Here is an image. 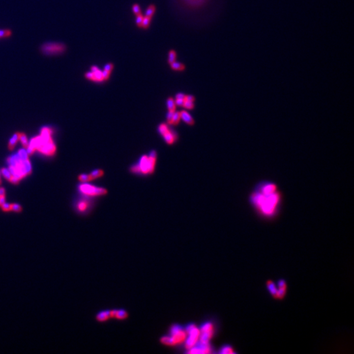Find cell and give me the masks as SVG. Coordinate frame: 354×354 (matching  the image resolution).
Wrapping results in <instances>:
<instances>
[{
  "mask_svg": "<svg viewBox=\"0 0 354 354\" xmlns=\"http://www.w3.org/2000/svg\"><path fill=\"white\" fill-rule=\"evenodd\" d=\"M267 287H268V289L270 291V292L273 295V296H276L277 294V292H278V289H277L276 285L274 284V283L272 282V281H268L267 283Z\"/></svg>",
  "mask_w": 354,
  "mask_h": 354,
  "instance_id": "obj_19",
  "label": "cell"
},
{
  "mask_svg": "<svg viewBox=\"0 0 354 354\" xmlns=\"http://www.w3.org/2000/svg\"><path fill=\"white\" fill-rule=\"evenodd\" d=\"M40 51L45 56H61L67 51V45L62 42H45L41 45Z\"/></svg>",
  "mask_w": 354,
  "mask_h": 354,
  "instance_id": "obj_4",
  "label": "cell"
},
{
  "mask_svg": "<svg viewBox=\"0 0 354 354\" xmlns=\"http://www.w3.org/2000/svg\"><path fill=\"white\" fill-rule=\"evenodd\" d=\"M167 108H168V110H169V111H171V112H174V111H175V109H176L175 102H174V101L172 97H169V98H168L167 101Z\"/></svg>",
  "mask_w": 354,
  "mask_h": 354,
  "instance_id": "obj_22",
  "label": "cell"
},
{
  "mask_svg": "<svg viewBox=\"0 0 354 354\" xmlns=\"http://www.w3.org/2000/svg\"><path fill=\"white\" fill-rule=\"evenodd\" d=\"M1 173L2 174H3V176L7 179V180L10 181L11 183L14 184H19L20 180H18L17 178H15V177L13 176L12 174H11L10 171H9L8 169H6V168H3V169H1Z\"/></svg>",
  "mask_w": 354,
  "mask_h": 354,
  "instance_id": "obj_11",
  "label": "cell"
},
{
  "mask_svg": "<svg viewBox=\"0 0 354 354\" xmlns=\"http://www.w3.org/2000/svg\"><path fill=\"white\" fill-rule=\"evenodd\" d=\"M87 206H88L87 203H86L85 201H81L78 203V209L79 211L82 212V211H85L87 209Z\"/></svg>",
  "mask_w": 354,
  "mask_h": 354,
  "instance_id": "obj_31",
  "label": "cell"
},
{
  "mask_svg": "<svg viewBox=\"0 0 354 354\" xmlns=\"http://www.w3.org/2000/svg\"><path fill=\"white\" fill-rule=\"evenodd\" d=\"M175 112V111H174ZM174 112H171V111H169V112H168L167 115V122L169 124L172 123V117H173V114Z\"/></svg>",
  "mask_w": 354,
  "mask_h": 354,
  "instance_id": "obj_39",
  "label": "cell"
},
{
  "mask_svg": "<svg viewBox=\"0 0 354 354\" xmlns=\"http://www.w3.org/2000/svg\"><path fill=\"white\" fill-rule=\"evenodd\" d=\"M200 333L203 332H214V326L211 322H205L201 326Z\"/></svg>",
  "mask_w": 354,
  "mask_h": 354,
  "instance_id": "obj_14",
  "label": "cell"
},
{
  "mask_svg": "<svg viewBox=\"0 0 354 354\" xmlns=\"http://www.w3.org/2000/svg\"><path fill=\"white\" fill-rule=\"evenodd\" d=\"M132 10H133V12L134 13V14H135L136 16L138 15L142 14L141 9H140V7L137 3L134 4V5H133Z\"/></svg>",
  "mask_w": 354,
  "mask_h": 354,
  "instance_id": "obj_32",
  "label": "cell"
},
{
  "mask_svg": "<svg viewBox=\"0 0 354 354\" xmlns=\"http://www.w3.org/2000/svg\"><path fill=\"white\" fill-rule=\"evenodd\" d=\"M11 210L15 212L19 213L22 211V206L17 203L11 204Z\"/></svg>",
  "mask_w": 354,
  "mask_h": 354,
  "instance_id": "obj_35",
  "label": "cell"
},
{
  "mask_svg": "<svg viewBox=\"0 0 354 354\" xmlns=\"http://www.w3.org/2000/svg\"><path fill=\"white\" fill-rule=\"evenodd\" d=\"M143 18H144V16L142 14L138 15H137V17H136V24H137V26L138 28H142V22L143 20Z\"/></svg>",
  "mask_w": 354,
  "mask_h": 354,
  "instance_id": "obj_33",
  "label": "cell"
},
{
  "mask_svg": "<svg viewBox=\"0 0 354 354\" xmlns=\"http://www.w3.org/2000/svg\"><path fill=\"white\" fill-rule=\"evenodd\" d=\"M151 20H152L151 17H146V16L144 17V18H143L142 22V28L144 29L148 28V27L150 26V24Z\"/></svg>",
  "mask_w": 354,
  "mask_h": 354,
  "instance_id": "obj_27",
  "label": "cell"
},
{
  "mask_svg": "<svg viewBox=\"0 0 354 354\" xmlns=\"http://www.w3.org/2000/svg\"><path fill=\"white\" fill-rule=\"evenodd\" d=\"M1 184V174H0V184Z\"/></svg>",
  "mask_w": 354,
  "mask_h": 354,
  "instance_id": "obj_48",
  "label": "cell"
},
{
  "mask_svg": "<svg viewBox=\"0 0 354 354\" xmlns=\"http://www.w3.org/2000/svg\"><path fill=\"white\" fill-rule=\"evenodd\" d=\"M110 73H111V72L106 71V70H103V71H102V74H103V77L104 81L108 80V79H109V78H110Z\"/></svg>",
  "mask_w": 354,
  "mask_h": 354,
  "instance_id": "obj_38",
  "label": "cell"
},
{
  "mask_svg": "<svg viewBox=\"0 0 354 354\" xmlns=\"http://www.w3.org/2000/svg\"><path fill=\"white\" fill-rule=\"evenodd\" d=\"M13 35V32L10 28H0V40H6L11 38Z\"/></svg>",
  "mask_w": 354,
  "mask_h": 354,
  "instance_id": "obj_12",
  "label": "cell"
},
{
  "mask_svg": "<svg viewBox=\"0 0 354 354\" xmlns=\"http://www.w3.org/2000/svg\"><path fill=\"white\" fill-rule=\"evenodd\" d=\"M131 170H132V171L134 172H140V171L139 165H135V166L133 167L132 168H131Z\"/></svg>",
  "mask_w": 354,
  "mask_h": 354,
  "instance_id": "obj_45",
  "label": "cell"
},
{
  "mask_svg": "<svg viewBox=\"0 0 354 354\" xmlns=\"http://www.w3.org/2000/svg\"><path fill=\"white\" fill-rule=\"evenodd\" d=\"M249 201L261 215L268 218L273 217L281 206V193L274 182L260 181L254 188Z\"/></svg>",
  "mask_w": 354,
  "mask_h": 354,
  "instance_id": "obj_1",
  "label": "cell"
},
{
  "mask_svg": "<svg viewBox=\"0 0 354 354\" xmlns=\"http://www.w3.org/2000/svg\"><path fill=\"white\" fill-rule=\"evenodd\" d=\"M110 316V312H109V311H104V312H101L97 315V319L100 321H104L107 320Z\"/></svg>",
  "mask_w": 354,
  "mask_h": 354,
  "instance_id": "obj_18",
  "label": "cell"
},
{
  "mask_svg": "<svg viewBox=\"0 0 354 354\" xmlns=\"http://www.w3.org/2000/svg\"><path fill=\"white\" fill-rule=\"evenodd\" d=\"M180 120V112H174V114H173V117H172V123L171 124L177 125V124L179 123Z\"/></svg>",
  "mask_w": 354,
  "mask_h": 354,
  "instance_id": "obj_28",
  "label": "cell"
},
{
  "mask_svg": "<svg viewBox=\"0 0 354 354\" xmlns=\"http://www.w3.org/2000/svg\"><path fill=\"white\" fill-rule=\"evenodd\" d=\"M183 107L185 108L189 109V110H191V109H193L194 108V103H192V102L184 101V104H183Z\"/></svg>",
  "mask_w": 354,
  "mask_h": 354,
  "instance_id": "obj_36",
  "label": "cell"
},
{
  "mask_svg": "<svg viewBox=\"0 0 354 354\" xmlns=\"http://www.w3.org/2000/svg\"><path fill=\"white\" fill-rule=\"evenodd\" d=\"M103 174H104V172L103 170L96 169L91 172V173L89 174V175L91 177L92 180H93V179L97 178H99V177L102 176L103 175Z\"/></svg>",
  "mask_w": 354,
  "mask_h": 354,
  "instance_id": "obj_24",
  "label": "cell"
},
{
  "mask_svg": "<svg viewBox=\"0 0 354 354\" xmlns=\"http://www.w3.org/2000/svg\"><path fill=\"white\" fill-rule=\"evenodd\" d=\"M184 101L192 102V103H194V102L195 101V97L193 96V95H186Z\"/></svg>",
  "mask_w": 354,
  "mask_h": 354,
  "instance_id": "obj_42",
  "label": "cell"
},
{
  "mask_svg": "<svg viewBox=\"0 0 354 354\" xmlns=\"http://www.w3.org/2000/svg\"><path fill=\"white\" fill-rule=\"evenodd\" d=\"M19 140H20V142H21L22 145L23 146L24 148H26L28 146L29 143H28V138H27L26 136L24 133H19Z\"/></svg>",
  "mask_w": 354,
  "mask_h": 354,
  "instance_id": "obj_23",
  "label": "cell"
},
{
  "mask_svg": "<svg viewBox=\"0 0 354 354\" xmlns=\"http://www.w3.org/2000/svg\"><path fill=\"white\" fill-rule=\"evenodd\" d=\"M220 353L221 354H230V353H235L234 351L233 350L232 347L230 346V345H225V346H222L221 350L219 351Z\"/></svg>",
  "mask_w": 354,
  "mask_h": 354,
  "instance_id": "obj_21",
  "label": "cell"
},
{
  "mask_svg": "<svg viewBox=\"0 0 354 354\" xmlns=\"http://www.w3.org/2000/svg\"><path fill=\"white\" fill-rule=\"evenodd\" d=\"M170 66H171L172 70H175V71H184L186 68L184 64H182V63L176 62V61L172 62V64H170Z\"/></svg>",
  "mask_w": 354,
  "mask_h": 354,
  "instance_id": "obj_16",
  "label": "cell"
},
{
  "mask_svg": "<svg viewBox=\"0 0 354 354\" xmlns=\"http://www.w3.org/2000/svg\"><path fill=\"white\" fill-rule=\"evenodd\" d=\"M163 136V137H164V139L165 141H166L167 144H172V143L174 142V139H175V137H174V135L170 131H169L168 132L164 134Z\"/></svg>",
  "mask_w": 354,
  "mask_h": 354,
  "instance_id": "obj_17",
  "label": "cell"
},
{
  "mask_svg": "<svg viewBox=\"0 0 354 354\" xmlns=\"http://www.w3.org/2000/svg\"><path fill=\"white\" fill-rule=\"evenodd\" d=\"M185 96L186 95L183 93H179L176 94V99H183L184 100L185 99Z\"/></svg>",
  "mask_w": 354,
  "mask_h": 354,
  "instance_id": "obj_44",
  "label": "cell"
},
{
  "mask_svg": "<svg viewBox=\"0 0 354 354\" xmlns=\"http://www.w3.org/2000/svg\"><path fill=\"white\" fill-rule=\"evenodd\" d=\"M168 60L167 62L169 64H172V62H175L176 59V52L173 49L170 50L168 53Z\"/></svg>",
  "mask_w": 354,
  "mask_h": 354,
  "instance_id": "obj_20",
  "label": "cell"
},
{
  "mask_svg": "<svg viewBox=\"0 0 354 354\" xmlns=\"http://www.w3.org/2000/svg\"><path fill=\"white\" fill-rule=\"evenodd\" d=\"M185 331L188 335L185 340V346L186 349H189L196 346L198 342L200 330L194 324H189L186 327Z\"/></svg>",
  "mask_w": 354,
  "mask_h": 354,
  "instance_id": "obj_6",
  "label": "cell"
},
{
  "mask_svg": "<svg viewBox=\"0 0 354 354\" xmlns=\"http://www.w3.org/2000/svg\"><path fill=\"white\" fill-rule=\"evenodd\" d=\"M113 67H114V65H113V63H108V64H106L104 66V70H106V71L111 72L113 70Z\"/></svg>",
  "mask_w": 354,
  "mask_h": 354,
  "instance_id": "obj_40",
  "label": "cell"
},
{
  "mask_svg": "<svg viewBox=\"0 0 354 354\" xmlns=\"http://www.w3.org/2000/svg\"><path fill=\"white\" fill-rule=\"evenodd\" d=\"M212 352V348L210 344H202L197 342L196 346L189 349L188 353L192 354L198 353H209Z\"/></svg>",
  "mask_w": 354,
  "mask_h": 354,
  "instance_id": "obj_8",
  "label": "cell"
},
{
  "mask_svg": "<svg viewBox=\"0 0 354 354\" xmlns=\"http://www.w3.org/2000/svg\"><path fill=\"white\" fill-rule=\"evenodd\" d=\"M79 189L81 192L87 196H102L107 193V190L103 188L95 187L94 186L87 184L79 186Z\"/></svg>",
  "mask_w": 354,
  "mask_h": 354,
  "instance_id": "obj_7",
  "label": "cell"
},
{
  "mask_svg": "<svg viewBox=\"0 0 354 354\" xmlns=\"http://www.w3.org/2000/svg\"><path fill=\"white\" fill-rule=\"evenodd\" d=\"M127 316V313L123 310H119L115 311V316L118 319H124Z\"/></svg>",
  "mask_w": 354,
  "mask_h": 354,
  "instance_id": "obj_26",
  "label": "cell"
},
{
  "mask_svg": "<svg viewBox=\"0 0 354 354\" xmlns=\"http://www.w3.org/2000/svg\"><path fill=\"white\" fill-rule=\"evenodd\" d=\"M91 71L93 73V81L95 82H101L104 81L103 74H102V70H100L98 67L96 66H92L91 67Z\"/></svg>",
  "mask_w": 354,
  "mask_h": 354,
  "instance_id": "obj_10",
  "label": "cell"
},
{
  "mask_svg": "<svg viewBox=\"0 0 354 354\" xmlns=\"http://www.w3.org/2000/svg\"><path fill=\"white\" fill-rule=\"evenodd\" d=\"M139 165L140 172H142L144 174L150 173L148 157V156H143L142 157L140 158L139 165Z\"/></svg>",
  "mask_w": 354,
  "mask_h": 354,
  "instance_id": "obj_9",
  "label": "cell"
},
{
  "mask_svg": "<svg viewBox=\"0 0 354 354\" xmlns=\"http://www.w3.org/2000/svg\"><path fill=\"white\" fill-rule=\"evenodd\" d=\"M52 133H53V131H52L51 129L49 127H43L41 130V135L42 136H51Z\"/></svg>",
  "mask_w": 354,
  "mask_h": 354,
  "instance_id": "obj_30",
  "label": "cell"
},
{
  "mask_svg": "<svg viewBox=\"0 0 354 354\" xmlns=\"http://www.w3.org/2000/svg\"><path fill=\"white\" fill-rule=\"evenodd\" d=\"M5 196V190L3 188H0V197Z\"/></svg>",
  "mask_w": 354,
  "mask_h": 354,
  "instance_id": "obj_47",
  "label": "cell"
},
{
  "mask_svg": "<svg viewBox=\"0 0 354 354\" xmlns=\"http://www.w3.org/2000/svg\"><path fill=\"white\" fill-rule=\"evenodd\" d=\"M79 181H81V182H88V181L92 180L91 177L90 176L89 174H80V175L79 176Z\"/></svg>",
  "mask_w": 354,
  "mask_h": 354,
  "instance_id": "obj_29",
  "label": "cell"
},
{
  "mask_svg": "<svg viewBox=\"0 0 354 354\" xmlns=\"http://www.w3.org/2000/svg\"><path fill=\"white\" fill-rule=\"evenodd\" d=\"M187 333L179 324H174L170 330V335L162 338V342L167 345H174L185 341Z\"/></svg>",
  "mask_w": 354,
  "mask_h": 354,
  "instance_id": "obj_5",
  "label": "cell"
},
{
  "mask_svg": "<svg viewBox=\"0 0 354 354\" xmlns=\"http://www.w3.org/2000/svg\"><path fill=\"white\" fill-rule=\"evenodd\" d=\"M1 207L4 211H11V204L5 203L1 206Z\"/></svg>",
  "mask_w": 354,
  "mask_h": 354,
  "instance_id": "obj_37",
  "label": "cell"
},
{
  "mask_svg": "<svg viewBox=\"0 0 354 354\" xmlns=\"http://www.w3.org/2000/svg\"><path fill=\"white\" fill-rule=\"evenodd\" d=\"M169 131V129H168L167 126L165 124H162L159 127V131H160V133L162 135H163Z\"/></svg>",
  "mask_w": 354,
  "mask_h": 354,
  "instance_id": "obj_34",
  "label": "cell"
},
{
  "mask_svg": "<svg viewBox=\"0 0 354 354\" xmlns=\"http://www.w3.org/2000/svg\"><path fill=\"white\" fill-rule=\"evenodd\" d=\"M7 163L9 165V171L18 180H20L31 174L32 165L29 159H22L17 153L8 158Z\"/></svg>",
  "mask_w": 354,
  "mask_h": 354,
  "instance_id": "obj_2",
  "label": "cell"
},
{
  "mask_svg": "<svg viewBox=\"0 0 354 354\" xmlns=\"http://www.w3.org/2000/svg\"><path fill=\"white\" fill-rule=\"evenodd\" d=\"M156 7L154 5H149L146 11V15L145 16L152 18L154 13H155V11H156Z\"/></svg>",
  "mask_w": 354,
  "mask_h": 354,
  "instance_id": "obj_25",
  "label": "cell"
},
{
  "mask_svg": "<svg viewBox=\"0 0 354 354\" xmlns=\"http://www.w3.org/2000/svg\"><path fill=\"white\" fill-rule=\"evenodd\" d=\"M5 203V196L0 197V206H1L3 203Z\"/></svg>",
  "mask_w": 354,
  "mask_h": 354,
  "instance_id": "obj_46",
  "label": "cell"
},
{
  "mask_svg": "<svg viewBox=\"0 0 354 354\" xmlns=\"http://www.w3.org/2000/svg\"><path fill=\"white\" fill-rule=\"evenodd\" d=\"M184 103V100L183 99H176L175 104H176L177 106H183Z\"/></svg>",
  "mask_w": 354,
  "mask_h": 354,
  "instance_id": "obj_43",
  "label": "cell"
},
{
  "mask_svg": "<svg viewBox=\"0 0 354 354\" xmlns=\"http://www.w3.org/2000/svg\"><path fill=\"white\" fill-rule=\"evenodd\" d=\"M180 119H182L185 123H186L188 125H190L194 124V120L193 119L192 117L187 112H186V111H182V112H180Z\"/></svg>",
  "mask_w": 354,
  "mask_h": 354,
  "instance_id": "obj_13",
  "label": "cell"
},
{
  "mask_svg": "<svg viewBox=\"0 0 354 354\" xmlns=\"http://www.w3.org/2000/svg\"><path fill=\"white\" fill-rule=\"evenodd\" d=\"M19 133H16L15 134L13 135V137L11 138L9 142L8 148L10 150H12L14 149L15 145L17 144V143L18 142V141H19Z\"/></svg>",
  "mask_w": 354,
  "mask_h": 354,
  "instance_id": "obj_15",
  "label": "cell"
},
{
  "mask_svg": "<svg viewBox=\"0 0 354 354\" xmlns=\"http://www.w3.org/2000/svg\"><path fill=\"white\" fill-rule=\"evenodd\" d=\"M278 286L279 289H286V283L284 280H280L278 281Z\"/></svg>",
  "mask_w": 354,
  "mask_h": 354,
  "instance_id": "obj_41",
  "label": "cell"
},
{
  "mask_svg": "<svg viewBox=\"0 0 354 354\" xmlns=\"http://www.w3.org/2000/svg\"><path fill=\"white\" fill-rule=\"evenodd\" d=\"M28 146L46 156H53L56 151L55 144L51 136L40 135L32 138Z\"/></svg>",
  "mask_w": 354,
  "mask_h": 354,
  "instance_id": "obj_3",
  "label": "cell"
}]
</instances>
